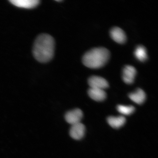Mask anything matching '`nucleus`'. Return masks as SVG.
<instances>
[{
  "label": "nucleus",
  "instance_id": "obj_5",
  "mask_svg": "<svg viewBox=\"0 0 158 158\" xmlns=\"http://www.w3.org/2000/svg\"><path fill=\"white\" fill-rule=\"evenodd\" d=\"M85 127L83 124L79 123L72 125L69 131L70 137L75 140H80L84 137Z\"/></svg>",
  "mask_w": 158,
  "mask_h": 158
},
{
  "label": "nucleus",
  "instance_id": "obj_2",
  "mask_svg": "<svg viewBox=\"0 0 158 158\" xmlns=\"http://www.w3.org/2000/svg\"><path fill=\"white\" fill-rule=\"evenodd\" d=\"M110 52L104 47L95 48L89 50L82 57V62L86 67L98 69L104 66L108 62Z\"/></svg>",
  "mask_w": 158,
  "mask_h": 158
},
{
  "label": "nucleus",
  "instance_id": "obj_8",
  "mask_svg": "<svg viewBox=\"0 0 158 158\" xmlns=\"http://www.w3.org/2000/svg\"><path fill=\"white\" fill-rule=\"evenodd\" d=\"M10 2L18 7L32 9L39 4V0H10Z\"/></svg>",
  "mask_w": 158,
  "mask_h": 158
},
{
  "label": "nucleus",
  "instance_id": "obj_1",
  "mask_svg": "<svg viewBox=\"0 0 158 158\" xmlns=\"http://www.w3.org/2000/svg\"><path fill=\"white\" fill-rule=\"evenodd\" d=\"M54 48L53 37L48 34H41L37 37L33 45V56L39 62H48L54 56Z\"/></svg>",
  "mask_w": 158,
  "mask_h": 158
},
{
  "label": "nucleus",
  "instance_id": "obj_14",
  "mask_svg": "<svg viewBox=\"0 0 158 158\" xmlns=\"http://www.w3.org/2000/svg\"><path fill=\"white\" fill-rule=\"evenodd\" d=\"M56 1L57 2H61V1H59H59Z\"/></svg>",
  "mask_w": 158,
  "mask_h": 158
},
{
  "label": "nucleus",
  "instance_id": "obj_6",
  "mask_svg": "<svg viewBox=\"0 0 158 158\" xmlns=\"http://www.w3.org/2000/svg\"><path fill=\"white\" fill-rule=\"evenodd\" d=\"M137 70L131 65H126L123 69L122 78L124 82L128 84H131L134 81Z\"/></svg>",
  "mask_w": 158,
  "mask_h": 158
},
{
  "label": "nucleus",
  "instance_id": "obj_9",
  "mask_svg": "<svg viewBox=\"0 0 158 158\" xmlns=\"http://www.w3.org/2000/svg\"><path fill=\"white\" fill-rule=\"evenodd\" d=\"M90 97L96 101H102L105 99L106 95L104 90L101 89L90 88L88 91Z\"/></svg>",
  "mask_w": 158,
  "mask_h": 158
},
{
  "label": "nucleus",
  "instance_id": "obj_11",
  "mask_svg": "<svg viewBox=\"0 0 158 158\" xmlns=\"http://www.w3.org/2000/svg\"><path fill=\"white\" fill-rule=\"evenodd\" d=\"M108 123L112 128H118L122 127L125 123L126 119L123 116H110L107 118Z\"/></svg>",
  "mask_w": 158,
  "mask_h": 158
},
{
  "label": "nucleus",
  "instance_id": "obj_10",
  "mask_svg": "<svg viewBox=\"0 0 158 158\" xmlns=\"http://www.w3.org/2000/svg\"><path fill=\"white\" fill-rule=\"evenodd\" d=\"M128 96L132 101L138 104H143L146 98L145 92L141 89H138L135 91L130 93Z\"/></svg>",
  "mask_w": 158,
  "mask_h": 158
},
{
  "label": "nucleus",
  "instance_id": "obj_3",
  "mask_svg": "<svg viewBox=\"0 0 158 158\" xmlns=\"http://www.w3.org/2000/svg\"><path fill=\"white\" fill-rule=\"evenodd\" d=\"M83 116L82 111L77 108L67 112L64 116L65 119L69 124L73 125L80 123Z\"/></svg>",
  "mask_w": 158,
  "mask_h": 158
},
{
  "label": "nucleus",
  "instance_id": "obj_7",
  "mask_svg": "<svg viewBox=\"0 0 158 158\" xmlns=\"http://www.w3.org/2000/svg\"><path fill=\"white\" fill-rule=\"evenodd\" d=\"M110 35L114 40L120 44H123L125 43L127 39L124 31L118 27H112L110 29Z\"/></svg>",
  "mask_w": 158,
  "mask_h": 158
},
{
  "label": "nucleus",
  "instance_id": "obj_4",
  "mask_svg": "<svg viewBox=\"0 0 158 158\" xmlns=\"http://www.w3.org/2000/svg\"><path fill=\"white\" fill-rule=\"evenodd\" d=\"M88 83L90 88L104 90L109 86L107 81L100 76H94L90 77L88 79Z\"/></svg>",
  "mask_w": 158,
  "mask_h": 158
},
{
  "label": "nucleus",
  "instance_id": "obj_13",
  "mask_svg": "<svg viewBox=\"0 0 158 158\" xmlns=\"http://www.w3.org/2000/svg\"><path fill=\"white\" fill-rule=\"evenodd\" d=\"M117 109L119 113L126 115H130L133 114L135 110V108L133 106H125L121 105H118Z\"/></svg>",
  "mask_w": 158,
  "mask_h": 158
},
{
  "label": "nucleus",
  "instance_id": "obj_12",
  "mask_svg": "<svg viewBox=\"0 0 158 158\" xmlns=\"http://www.w3.org/2000/svg\"><path fill=\"white\" fill-rule=\"evenodd\" d=\"M134 54L136 58L141 62H143L147 59V49L143 45H138L136 47Z\"/></svg>",
  "mask_w": 158,
  "mask_h": 158
}]
</instances>
